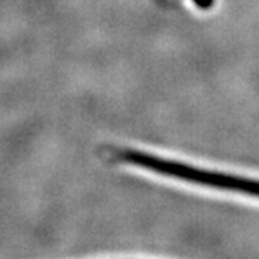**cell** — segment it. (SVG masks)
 <instances>
[{
	"mask_svg": "<svg viewBox=\"0 0 259 259\" xmlns=\"http://www.w3.org/2000/svg\"><path fill=\"white\" fill-rule=\"evenodd\" d=\"M119 159L125 164H132L141 169L152 170L155 174L170 177L175 180H183L200 184V186H208L214 189L230 191V192H239L247 194L253 197H259V181L234 177V175H225V174H215L211 170H203L198 167H192L188 164H180L175 161H167L149 153H142L136 150H123L119 153Z\"/></svg>",
	"mask_w": 259,
	"mask_h": 259,
	"instance_id": "cell-1",
	"label": "cell"
}]
</instances>
